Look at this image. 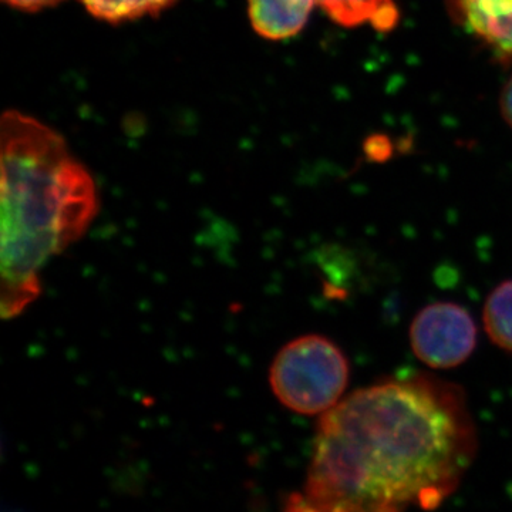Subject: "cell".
Returning a JSON list of instances; mask_svg holds the SVG:
<instances>
[{
  "mask_svg": "<svg viewBox=\"0 0 512 512\" xmlns=\"http://www.w3.org/2000/svg\"><path fill=\"white\" fill-rule=\"evenodd\" d=\"M477 447L457 384L426 373L373 384L322 414L306 483L286 510H430L457 490Z\"/></svg>",
  "mask_w": 512,
  "mask_h": 512,
  "instance_id": "6da1fadb",
  "label": "cell"
},
{
  "mask_svg": "<svg viewBox=\"0 0 512 512\" xmlns=\"http://www.w3.org/2000/svg\"><path fill=\"white\" fill-rule=\"evenodd\" d=\"M2 148V308L16 318L40 295V272L83 237L99 195L90 171L64 138L18 110L0 121Z\"/></svg>",
  "mask_w": 512,
  "mask_h": 512,
  "instance_id": "7a4b0ae2",
  "label": "cell"
},
{
  "mask_svg": "<svg viewBox=\"0 0 512 512\" xmlns=\"http://www.w3.org/2000/svg\"><path fill=\"white\" fill-rule=\"evenodd\" d=\"M349 375L348 357L336 343L322 335H305L279 350L269 369V384L286 409L316 416L340 402Z\"/></svg>",
  "mask_w": 512,
  "mask_h": 512,
  "instance_id": "3957f363",
  "label": "cell"
},
{
  "mask_svg": "<svg viewBox=\"0 0 512 512\" xmlns=\"http://www.w3.org/2000/svg\"><path fill=\"white\" fill-rule=\"evenodd\" d=\"M410 345L417 359L431 369H454L476 349V322L458 303H431L414 316Z\"/></svg>",
  "mask_w": 512,
  "mask_h": 512,
  "instance_id": "277c9868",
  "label": "cell"
},
{
  "mask_svg": "<svg viewBox=\"0 0 512 512\" xmlns=\"http://www.w3.org/2000/svg\"><path fill=\"white\" fill-rule=\"evenodd\" d=\"M458 25L501 59L512 57V0H447Z\"/></svg>",
  "mask_w": 512,
  "mask_h": 512,
  "instance_id": "5b68a950",
  "label": "cell"
},
{
  "mask_svg": "<svg viewBox=\"0 0 512 512\" xmlns=\"http://www.w3.org/2000/svg\"><path fill=\"white\" fill-rule=\"evenodd\" d=\"M316 0H248L252 28L264 39H291L305 28Z\"/></svg>",
  "mask_w": 512,
  "mask_h": 512,
  "instance_id": "8992f818",
  "label": "cell"
},
{
  "mask_svg": "<svg viewBox=\"0 0 512 512\" xmlns=\"http://www.w3.org/2000/svg\"><path fill=\"white\" fill-rule=\"evenodd\" d=\"M316 6L333 23L348 29L370 26L386 33L396 28L400 19L396 0H316Z\"/></svg>",
  "mask_w": 512,
  "mask_h": 512,
  "instance_id": "52a82bcc",
  "label": "cell"
},
{
  "mask_svg": "<svg viewBox=\"0 0 512 512\" xmlns=\"http://www.w3.org/2000/svg\"><path fill=\"white\" fill-rule=\"evenodd\" d=\"M84 9L103 22L119 23L157 16L173 8L178 0H79Z\"/></svg>",
  "mask_w": 512,
  "mask_h": 512,
  "instance_id": "ba28073f",
  "label": "cell"
},
{
  "mask_svg": "<svg viewBox=\"0 0 512 512\" xmlns=\"http://www.w3.org/2000/svg\"><path fill=\"white\" fill-rule=\"evenodd\" d=\"M483 323L491 342L504 352L512 353V279L498 285L488 295Z\"/></svg>",
  "mask_w": 512,
  "mask_h": 512,
  "instance_id": "9c48e42d",
  "label": "cell"
},
{
  "mask_svg": "<svg viewBox=\"0 0 512 512\" xmlns=\"http://www.w3.org/2000/svg\"><path fill=\"white\" fill-rule=\"evenodd\" d=\"M10 8L22 10V12H39V10L53 8L64 0H3Z\"/></svg>",
  "mask_w": 512,
  "mask_h": 512,
  "instance_id": "30bf717a",
  "label": "cell"
},
{
  "mask_svg": "<svg viewBox=\"0 0 512 512\" xmlns=\"http://www.w3.org/2000/svg\"><path fill=\"white\" fill-rule=\"evenodd\" d=\"M500 107L504 120L512 128V76L504 84L503 92H501Z\"/></svg>",
  "mask_w": 512,
  "mask_h": 512,
  "instance_id": "8fae6325",
  "label": "cell"
}]
</instances>
